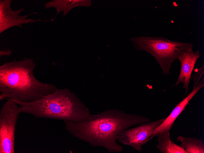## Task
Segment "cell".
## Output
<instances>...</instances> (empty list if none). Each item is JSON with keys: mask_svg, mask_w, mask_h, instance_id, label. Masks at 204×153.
Listing matches in <instances>:
<instances>
[{"mask_svg": "<svg viewBox=\"0 0 204 153\" xmlns=\"http://www.w3.org/2000/svg\"><path fill=\"white\" fill-rule=\"evenodd\" d=\"M9 98V95L7 93L5 92H2L0 94V100L2 101L4 99Z\"/></svg>", "mask_w": 204, "mask_h": 153, "instance_id": "4fadbf2b", "label": "cell"}, {"mask_svg": "<svg viewBox=\"0 0 204 153\" xmlns=\"http://www.w3.org/2000/svg\"><path fill=\"white\" fill-rule=\"evenodd\" d=\"M166 118L157 120H151L137 126L125 129L117 136V141L123 144L131 147L140 152L142 146L150 140L155 129L160 125Z\"/></svg>", "mask_w": 204, "mask_h": 153, "instance_id": "8992f818", "label": "cell"}, {"mask_svg": "<svg viewBox=\"0 0 204 153\" xmlns=\"http://www.w3.org/2000/svg\"><path fill=\"white\" fill-rule=\"evenodd\" d=\"M193 48L183 52L178 57L180 64V69L177 80L175 84L177 85L182 82L186 96L192 72L198 59L201 56L199 50L194 51Z\"/></svg>", "mask_w": 204, "mask_h": 153, "instance_id": "9c48e42d", "label": "cell"}, {"mask_svg": "<svg viewBox=\"0 0 204 153\" xmlns=\"http://www.w3.org/2000/svg\"><path fill=\"white\" fill-rule=\"evenodd\" d=\"M193 82V88L191 92L176 105L165 120L155 129L150 140L164 131H170L177 118L183 111L194 97L204 86V78L203 77L200 81Z\"/></svg>", "mask_w": 204, "mask_h": 153, "instance_id": "ba28073f", "label": "cell"}, {"mask_svg": "<svg viewBox=\"0 0 204 153\" xmlns=\"http://www.w3.org/2000/svg\"><path fill=\"white\" fill-rule=\"evenodd\" d=\"M177 139L181 143L179 145L188 153H204V143L202 139L180 135Z\"/></svg>", "mask_w": 204, "mask_h": 153, "instance_id": "8fae6325", "label": "cell"}, {"mask_svg": "<svg viewBox=\"0 0 204 153\" xmlns=\"http://www.w3.org/2000/svg\"><path fill=\"white\" fill-rule=\"evenodd\" d=\"M18 104L8 99L0 111V153H15L16 124L20 113Z\"/></svg>", "mask_w": 204, "mask_h": 153, "instance_id": "5b68a950", "label": "cell"}, {"mask_svg": "<svg viewBox=\"0 0 204 153\" xmlns=\"http://www.w3.org/2000/svg\"><path fill=\"white\" fill-rule=\"evenodd\" d=\"M130 40L137 50L146 51L153 56L164 75L170 74L172 64L180 55L194 46L191 42L172 41L162 36H141L132 37Z\"/></svg>", "mask_w": 204, "mask_h": 153, "instance_id": "277c9868", "label": "cell"}, {"mask_svg": "<svg viewBox=\"0 0 204 153\" xmlns=\"http://www.w3.org/2000/svg\"><path fill=\"white\" fill-rule=\"evenodd\" d=\"M15 101L20 106V113L35 118L80 122L88 119L91 114L85 104L68 88H57L53 93L30 102Z\"/></svg>", "mask_w": 204, "mask_h": 153, "instance_id": "3957f363", "label": "cell"}, {"mask_svg": "<svg viewBox=\"0 0 204 153\" xmlns=\"http://www.w3.org/2000/svg\"><path fill=\"white\" fill-rule=\"evenodd\" d=\"M170 131L166 130L157 134L158 144L156 148L161 153H188L179 145L173 142L170 138Z\"/></svg>", "mask_w": 204, "mask_h": 153, "instance_id": "30bf717a", "label": "cell"}, {"mask_svg": "<svg viewBox=\"0 0 204 153\" xmlns=\"http://www.w3.org/2000/svg\"><path fill=\"white\" fill-rule=\"evenodd\" d=\"M36 64L32 58H25L5 62L0 66V92L9 98L23 103L32 101L54 93L57 88L35 77Z\"/></svg>", "mask_w": 204, "mask_h": 153, "instance_id": "7a4b0ae2", "label": "cell"}, {"mask_svg": "<svg viewBox=\"0 0 204 153\" xmlns=\"http://www.w3.org/2000/svg\"><path fill=\"white\" fill-rule=\"evenodd\" d=\"M12 51L9 49L0 50V57L3 56H9L11 55Z\"/></svg>", "mask_w": 204, "mask_h": 153, "instance_id": "7c38bea8", "label": "cell"}, {"mask_svg": "<svg viewBox=\"0 0 204 153\" xmlns=\"http://www.w3.org/2000/svg\"><path fill=\"white\" fill-rule=\"evenodd\" d=\"M150 120L141 115L114 109L90 114L88 119L80 122L64 121L65 129L74 137L93 147H103L110 152L115 153L123 150L116 140L121 132Z\"/></svg>", "mask_w": 204, "mask_h": 153, "instance_id": "6da1fadb", "label": "cell"}, {"mask_svg": "<svg viewBox=\"0 0 204 153\" xmlns=\"http://www.w3.org/2000/svg\"><path fill=\"white\" fill-rule=\"evenodd\" d=\"M12 1V0H0V33L13 27H22L23 24L41 20L27 19L29 15L34 13L27 15H20L24 9L21 8L16 10H13L10 7Z\"/></svg>", "mask_w": 204, "mask_h": 153, "instance_id": "52a82bcc", "label": "cell"}]
</instances>
